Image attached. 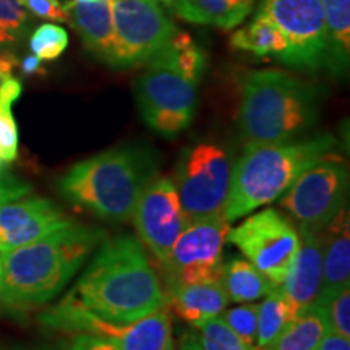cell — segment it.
Listing matches in <instances>:
<instances>
[{
    "label": "cell",
    "instance_id": "1",
    "mask_svg": "<svg viewBox=\"0 0 350 350\" xmlns=\"http://www.w3.org/2000/svg\"><path fill=\"white\" fill-rule=\"evenodd\" d=\"M68 295L112 323H133L167 304L146 252L130 235L104 239Z\"/></svg>",
    "mask_w": 350,
    "mask_h": 350
},
{
    "label": "cell",
    "instance_id": "2",
    "mask_svg": "<svg viewBox=\"0 0 350 350\" xmlns=\"http://www.w3.org/2000/svg\"><path fill=\"white\" fill-rule=\"evenodd\" d=\"M104 239V230L72 222L36 242L0 253V304L15 310L46 305L67 287Z\"/></svg>",
    "mask_w": 350,
    "mask_h": 350
},
{
    "label": "cell",
    "instance_id": "3",
    "mask_svg": "<svg viewBox=\"0 0 350 350\" xmlns=\"http://www.w3.org/2000/svg\"><path fill=\"white\" fill-rule=\"evenodd\" d=\"M325 90L282 70H253L240 86L239 126L247 143L294 142L317 124Z\"/></svg>",
    "mask_w": 350,
    "mask_h": 350
},
{
    "label": "cell",
    "instance_id": "4",
    "mask_svg": "<svg viewBox=\"0 0 350 350\" xmlns=\"http://www.w3.org/2000/svg\"><path fill=\"white\" fill-rule=\"evenodd\" d=\"M156 170L157 159L146 148H112L72 165L59 180V190L70 203L99 219L124 222Z\"/></svg>",
    "mask_w": 350,
    "mask_h": 350
},
{
    "label": "cell",
    "instance_id": "5",
    "mask_svg": "<svg viewBox=\"0 0 350 350\" xmlns=\"http://www.w3.org/2000/svg\"><path fill=\"white\" fill-rule=\"evenodd\" d=\"M331 135L287 143H247L234 164L224 217L232 224L258 208L278 201L294 182L334 150Z\"/></svg>",
    "mask_w": 350,
    "mask_h": 350
},
{
    "label": "cell",
    "instance_id": "6",
    "mask_svg": "<svg viewBox=\"0 0 350 350\" xmlns=\"http://www.w3.org/2000/svg\"><path fill=\"white\" fill-rule=\"evenodd\" d=\"M39 321L49 329L103 336L120 350H174L172 319L167 304L133 323H112L91 313L67 294L44 312Z\"/></svg>",
    "mask_w": 350,
    "mask_h": 350
},
{
    "label": "cell",
    "instance_id": "7",
    "mask_svg": "<svg viewBox=\"0 0 350 350\" xmlns=\"http://www.w3.org/2000/svg\"><path fill=\"white\" fill-rule=\"evenodd\" d=\"M234 164L229 152L214 143L195 144L182 152L174 185L188 222L224 211Z\"/></svg>",
    "mask_w": 350,
    "mask_h": 350
},
{
    "label": "cell",
    "instance_id": "8",
    "mask_svg": "<svg viewBox=\"0 0 350 350\" xmlns=\"http://www.w3.org/2000/svg\"><path fill=\"white\" fill-rule=\"evenodd\" d=\"M196 88L198 85L187 80L157 54L135 85V98L144 124L164 138L180 135L195 117Z\"/></svg>",
    "mask_w": 350,
    "mask_h": 350
},
{
    "label": "cell",
    "instance_id": "9",
    "mask_svg": "<svg viewBox=\"0 0 350 350\" xmlns=\"http://www.w3.org/2000/svg\"><path fill=\"white\" fill-rule=\"evenodd\" d=\"M111 10L112 68L129 70L148 64L177 33L157 0H111Z\"/></svg>",
    "mask_w": 350,
    "mask_h": 350
},
{
    "label": "cell",
    "instance_id": "10",
    "mask_svg": "<svg viewBox=\"0 0 350 350\" xmlns=\"http://www.w3.org/2000/svg\"><path fill=\"white\" fill-rule=\"evenodd\" d=\"M349 169L338 154L327 152L308 167L281 196V206L299 227L325 230L347 206Z\"/></svg>",
    "mask_w": 350,
    "mask_h": 350
},
{
    "label": "cell",
    "instance_id": "11",
    "mask_svg": "<svg viewBox=\"0 0 350 350\" xmlns=\"http://www.w3.org/2000/svg\"><path fill=\"white\" fill-rule=\"evenodd\" d=\"M229 229L222 213L188 222L163 265L167 291L188 284L222 281Z\"/></svg>",
    "mask_w": 350,
    "mask_h": 350
},
{
    "label": "cell",
    "instance_id": "12",
    "mask_svg": "<svg viewBox=\"0 0 350 350\" xmlns=\"http://www.w3.org/2000/svg\"><path fill=\"white\" fill-rule=\"evenodd\" d=\"M227 240L275 287L284 282L300 247L299 230L273 208L252 214L229 229Z\"/></svg>",
    "mask_w": 350,
    "mask_h": 350
},
{
    "label": "cell",
    "instance_id": "13",
    "mask_svg": "<svg viewBox=\"0 0 350 350\" xmlns=\"http://www.w3.org/2000/svg\"><path fill=\"white\" fill-rule=\"evenodd\" d=\"M256 13L273 21L286 38L282 64L301 72L325 67L327 28L321 0H261Z\"/></svg>",
    "mask_w": 350,
    "mask_h": 350
},
{
    "label": "cell",
    "instance_id": "14",
    "mask_svg": "<svg viewBox=\"0 0 350 350\" xmlns=\"http://www.w3.org/2000/svg\"><path fill=\"white\" fill-rule=\"evenodd\" d=\"M131 217L139 240L164 265L188 224L172 178H152L139 195Z\"/></svg>",
    "mask_w": 350,
    "mask_h": 350
},
{
    "label": "cell",
    "instance_id": "15",
    "mask_svg": "<svg viewBox=\"0 0 350 350\" xmlns=\"http://www.w3.org/2000/svg\"><path fill=\"white\" fill-rule=\"evenodd\" d=\"M72 222L75 221L51 200L41 196L13 200L0 206V253L36 242Z\"/></svg>",
    "mask_w": 350,
    "mask_h": 350
},
{
    "label": "cell",
    "instance_id": "16",
    "mask_svg": "<svg viewBox=\"0 0 350 350\" xmlns=\"http://www.w3.org/2000/svg\"><path fill=\"white\" fill-rule=\"evenodd\" d=\"M299 252L279 288L300 313L301 310L317 305L321 291L325 235L323 230L299 227Z\"/></svg>",
    "mask_w": 350,
    "mask_h": 350
},
{
    "label": "cell",
    "instance_id": "17",
    "mask_svg": "<svg viewBox=\"0 0 350 350\" xmlns=\"http://www.w3.org/2000/svg\"><path fill=\"white\" fill-rule=\"evenodd\" d=\"M323 248V281L317 305L326 304L339 291L350 286V221L349 209H340L326 229Z\"/></svg>",
    "mask_w": 350,
    "mask_h": 350
},
{
    "label": "cell",
    "instance_id": "18",
    "mask_svg": "<svg viewBox=\"0 0 350 350\" xmlns=\"http://www.w3.org/2000/svg\"><path fill=\"white\" fill-rule=\"evenodd\" d=\"M65 7L68 10V23L80 34L86 49L111 67L113 46L111 0H96L93 3L68 0Z\"/></svg>",
    "mask_w": 350,
    "mask_h": 350
},
{
    "label": "cell",
    "instance_id": "19",
    "mask_svg": "<svg viewBox=\"0 0 350 350\" xmlns=\"http://www.w3.org/2000/svg\"><path fill=\"white\" fill-rule=\"evenodd\" d=\"M165 297L175 314L193 327L221 317L229 304L222 281L175 287L167 291Z\"/></svg>",
    "mask_w": 350,
    "mask_h": 350
},
{
    "label": "cell",
    "instance_id": "20",
    "mask_svg": "<svg viewBox=\"0 0 350 350\" xmlns=\"http://www.w3.org/2000/svg\"><path fill=\"white\" fill-rule=\"evenodd\" d=\"M327 28L326 67L344 77L350 60V0H321Z\"/></svg>",
    "mask_w": 350,
    "mask_h": 350
},
{
    "label": "cell",
    "instance_id": "21",
    "mask_svg": "<svg viewBox=\"0 0 350 350\" xmlns=\"http://www.w3.org/2000/svg\"><path fill=\"white\" fill-rule=\"evenodd\" d=\"M331 331L326 312L321 305H312L301 310L292 319L269 350H314Z\"/></svg>",
    "mask_w": 350,
    "mask_h": 350
},
{
    "label": "cell",
    "instance_id": "22",
    "mask_svg": "<svg viewBox=\"0 0 350 350\" xmlns=\"http://www.w3.org/2000/svg\"><path fill=\"white\" fill-rule=\"evenodd\" d=\"M230 47L256 57H275L281 60L287 51V41L273 21L256 13L250 23L232 34Z\"/></svg>",
    "mask_w": 350,
    "mask_h": 350
},
{
    "label": "cell",
    "instance_id": "23",
    "mask_svg": "<svg viewBox=\"0 0 350 350\" xmlns=\"http://www.w3.org/2000/svg\"><path fill=\"white\" fill-rule=\"evenodd\" d=\"M222 286L229 300L237 304H252L273 292L275 286L265 278L250 261L245 258H230L224 265Z\"/></svg>",
    "mask_w": 350,
    "mask_h": 350
},
{
    "label": "cell",
    "instance_id": "24",
    "mask_svg": "<svg viewBox=\"0 0 350 350\" xmlns=\"http://www.w3.org/2000/svg\"><path fill=\"white\" fill-rule=\"evenodd\" d=\"M299 312L287 300L279 287L266 295L262 304L258 305V326H256V347H271L288 323Z\"/></svg>",
    "mask_w": 350,
    "mask_h": 350
},
{
    "label": "cell",
    "instance_id": "25",
    "mask_svg": "<svg viewBox=\"0 0 350 350\" xmlns=\"http://www.w3.org/2000/svg\"><path fill=\"white\" fill-rule=\"evenodd\" d=\"M170 7L178 18L188 23L211 25L224 31L237 26L229 0H172Z\"/></svg>",
    "mask_w": 350,
    "mask_h": 350
},
{
    "label": "cell",
    "instance_id": "26",
    "mask_svg": "<svg viewBox=\"0 0 350 350\" xmlns=\"http://www.w3.org/2000/svg\"><path fill=\"white\" fill-rule=\"evenodd\" d=\"M159 54L187 80L195 85L201 81L204 68H206V55L190 34L177 31Z\"/></svg>",
    "mask_w": 350,
    "mask_h": 350
},
{
    "label": "cell",
    "instance_id": "27",
    "mask_svg": "<svg viewBox=\"0 0 350 350\" xmlns=\"http://www.w3.org/2000/svg\"><path fill=\"white\" fill-rule=\"evenodd\" d=\"M68 46V33L59 23H42L29 36V49L42 62L59 59Z\"/></svg>",
    "mask_w": 350,
    "mask_h": 350
},
{
    "label": "cell",
    "instance_id": "28",
    "mask_svg": "<svg viewBox=\"0 0 350 350\" xmlns=\"http://www.w3.org/2000/svg\"><path fill=\"white\" fill-rule=\"evenodd\" d=\"M200 345L203 350H253L248 347L221 317L209 319L200 327Z\"/></svg>",
    "mask_w": 350,
    "mask_h": 350
},
{
    "label": "cell",
    "instance_id": "29",
    "mask_svg": "<svg viewBox=\"0 0 350 350\" xmlns=\"http://www.w3.org/2000/svg\"><path fill=\"white\" fill-rule=\"evenodd\" d=\"M222 319L227 323L240 339L243 340L248 347L256 345V326H258V304H243L235 308L224 310Z\"/></svg>",
    "mask_w": 350,
    "mask_h": 350
},
{
    "label": "cell",
    "instance_id": "30",
    "mask_svg": "<svg viewBox=\"0 0 350 350\" xmlns=\"http://www.w3.org/2000/svg\"><path fill=\"white\" fill-rule=\"evenodd\" d=\"M12 106V103L0 100V157L5 164L16 159L20 144L18 125L13 117Z\"/></svg>",
    "mask_w": 350,
    "mask_h": 350
},
{
    "label": "cell",
    "instance_id": "31",
    "mask_svg": "<svg viewBox=\"0 0 350 350\" xmlns=\"http://www.w3.org/2000/svg\"><path fill=\"white\" fill-rule=\"evenodd\" d=\"M321 306L326 312L331 331L350 339V286L344 287Z\"/></svg>",
    "mask_w": 350,
    "mask_h": 350
},
{
    "label": "cell",
    "instance_id": "32",
    "mask_svg": "<svg viewBox=\"0 0 350 350\" xmlns=\"http://www.w3.org/2000/svg\"><path fill=\"white\" fill-rule=\"evenodd\" d=\"M29 23L28 12L16 0H0V28L21 39L28 34Z\"/></svg>",
    "mask_w": 350,
    "mask_h": 350
},
{
    "label": "cell",
    "instance_id": "33",
    "mask_svg": "<svg viewBox=\"0 0 350 350\" xmlns=\"http://www.w3.org/2000/svg\"><path fill=\"white\" fill-rule=\"evenodd\" d=\"M26 12L54 23H68V10L60 0H16Z\"/></svg>",
    "mask_w": 350,
    "mask_h": 350
},
{
    "label": "cell",
    "instance_id": "34",
    "mask_svg": "<svg viewBox=\"0 0 350 350\" xmlns=\"http://www.w3.org/2000/svg\"><path fill=\"white\" fill-rule=\"evenodd\" d=\"M31 193V185L12 175L0 174V206Z\"/></svg>",
    "mask_w": 350,
    "mask_h": 350
},
{
    "label": "cell",
    "instance_id": "35",
    "mask_svg": "<svg viewBox=\"0 0 350 350\" xmlns=\"http://www.w3.org/2000/svg\"><path fill=\"white\" fill-rule=\"evenodd\" d=\"M68 350H120L112 340L103 336L90 334V332H80L68 345Z\"/></svg>",
    "mask_w": 350,
    "mask_h": 350
},
{
    "label": "cell",
    "instance_id": "36",
    "mask_svg": "<svg viewBox=\"0 0 350 350\" xmlns=\"http://www.w3.org/2000/svg\"><path fill=\"white\" fill-rule=\"evenodd\" d=\"M314 350H350V340L329 331Z\"/></svg>",
    "mask_w": 350,
    "mask_h": 350
},
{
    "label": "cell",
    "instance_id": "37",
    "mask_svg": "<svg viewBox=\"0 0 350 350\" xmlns=\"http://www.w3.org/2000/svg\"><path fill=\"white\" fill-rule=\"evenodd\" d=\"M18 67L26 77H34V75H46V68H44L42 60H39L36 55H26L18 62Z\"/></svg>",
    "mask_w": 350,
    "mask_h": 350
},
{
    "label": "cell",
    "instance_id": "38",
    "mask_svg": "<svg viewBox=\"0 0 350 350\" xmlns=\"http://www.w3.org/2000/svg\"><path fill=\"white\" fill-rule=\"evenodd\" d=\"M229 3H230L232 13H234L235 23L239 26L245 18H247L248 13H252L255 0H229Z\"/></svg>",
    "mask_w": 350,
    "mask_h": 350
},
{
    "label": "cell",
    "instance_id": "39",
    "mask_svg": "<svg viewBox=\"0 0 350 350\" xmlns=\"http://www.w3.org/2000/svg\"><path fill=\"white\" fill-rule=\"evenodd\" d=\"M20 60L16 59L15 52L13 51H7V52H0V83L8 75H12V72L18 67Z\"/></svg>",
    "mask_w": 350,
    "mask_h": 350
},
{
    "label": "cell",
    "instance_id": "40",
    "mask_svg": "<svg viewBox=\"0 0 350 350\" xmlns=\"http://www.w3.org/2000/svg\"><path fill=\"white\" fill-rule=\"evenodd\" d=\"M21 41L20 38H16L15 34L5 31L3 28H0V52H7V51H13L18 42Z\"/></svg>",
    "mask_w": 350,
    "mask_h": 350
},
{
    "label": "cell",
    "instance_id": "41",
    "mask_svg": "<svg viewBox=\"0 0 350 350\" xmlns=\"http://www.w3.org/2000/svg\"><path fill=\"white\" fill-rule=\"evenodd\" d=\"M178 350H203V349H201L200 340L196 339L193 334H188L182 339L180 349H178Z\"/></svg>",
    "mask_w": 350,
    "mask_h": 350
},
{
    "label": "cell",
    "instance_id": "42",
    "mask_svg": "<svg viewBox=\"0 0 350 350\" xmlns=\"http://www.w3.org/2000/svg\"><path fill=\"white\" fill-rule=\"evenodd\" d=\"M75 2H80V3H93L96 0H75Z\"/></svg>",
    "mask_w": 350,
    "mask_h": 350
},
{
    "label": "cell",
    "instance_id": "43",
    "mask_svg": "<svg viewBox=\"0 0 350 350\" xmlns=\"http://www.w3.org/2000/svg\"><path fill=\"white\" fill-rule=\"evenodd\" d=\"M18 350H52V349H47V347H41V349H18Z\"/></svg>",
    "mask_w": 350,
    "mask_h": 350
},
{
    "label": "cell",
    "instance_id": "44",
    "mask_svg": "<svg viewBox=\"0 0 350 350\" xmlns=\"http://www.w3.org/2000/svg\"><path fill=\"white\" fill-rule=\"evenodd\" d=\"M3 165H5V163H3V161H2V157H0V174H2V170H3Z\"/></svg>",
    "mask_w": 350,
    "mask_h": 350
},
{
    "label": "cell",
    "instance_id": "45",
    "mask_svg": "<svg viewBox=\"0 0 350 350\" xmlns=\"http://www.w3.org/2000/svg\"><path fill=\"white\" fill-rule=\"evenodd\" d=\"M161 2H163V3H165V5H169V7H170V3H172V0H161Z\"/></svg>",
    "mask_w": 350,
    "mask_h": 350
},
{
    "label": "cell",
    "instance_id": "46",
    "mask_svg": "<svg viewBox=\"0 0 350 350\" xmlns=\"http://www.w3.org/2000/svg\"><path fill=\"white\" fill-rule=\"evenodd\" d=\"M0 275H2V274H0Z\"/></svg>",
    "mask_w": 350,
    "mask_h": 350
}]
</instances>
